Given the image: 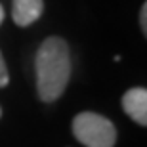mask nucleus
Segmentation results:
<instances>
[{
    "label": "nucleus",
    "instance_id": "1",
    "mask_svg": "<svg viewBox=\"0 0 147 147\" xmlns=\"http://www.w3.org/2000/svg\"><path fill=\"white\" fill-rule=\"evenodd\" d=\"M36 92L40 101L52 103L65 92L71 78V52L61 36L46 38L36 50Z\"/></svg>",
    "mask_w": 147,
    "mask_h": 147
},
{
    "label": "nucleus",
    "instance_id": "2",
    "mask_svg": "<svg viewBox=\"0 0 147 147\" xmlns=\"http://www.w3.org/2000/svg\"><path fill=\"white\" fill-rule=\"evenodd\" d=\"M73 136L84 147H115L117 128L103 115L84 111L73 119Z\"/></svg>",
    "mask_w": 147,
    "mask_h": 147
},
{
    "label": "nucleus",
    "instance_id": "3",
    "mask_svg": "<svg viewBox=\"0 0 147 147\" xmlns=\"http://www.w3.org/2000/svg\"><path fill=\"white\" fill-rule=\"evenodd\" d=\"M122 109L136 124L147 126V90L142 86L130 88L122 96Z\"/></svg>",
    "mask_w": 147,
    "mask_h": 147
},
{
    "label": "nucleus",
    "instance_id": "4",
    "mask_svg": "<svg viewBox=\"0 0 147 147\" xmlns=\"http://www.w3.org/2000/svg\"><path fill=\"white\" fill-rule=\"evenodd\" d=\"M42 0H11V19L19 27H29L42 16Z\"/></svg>",
    "mask_w": 147,
    "mask_h": 147
},
{
    "label": "nucleus",
    "instance_id": "5",
    "mask_svg": "<svg viewBox=\"0 0 147 147\" xmlns=\"http://www.w3.org/2000/svg\"><path fill=\"white\" fill-rule=\"evenodd\" d=\"M8 82H10V75H8V67H6L4 55L0 52V88L8 86Z\"/></svg>",
    "mask_w": 147,
    "mask_h": 147
},
{
    "label": "nucleus",
    "instance_id": "6",
    "mask_svg": "<svg viewBox=\"0 0 147 147\" xmlns=\"http://www.w3.org/2000/svg\"><path fill=\"white\" fill-rule=\"evenodd\" d=\"M140 27H142V33L147 34V4H143L140 10Z\"/></svg>",
    "mask_w": 147,
    "mask_h": 147
},
{
    "label": "nucleus",
    "instance_id": "7",
    "mask_svg": "<svg viewBox=\"0 0 147 147\" xmlns=\"http://www.w3.org/2000/svg\"><path fill=\"white\" fill-rule=\"evenodd\" d=\"M2 21H4V8L0 6V25H2Z\"/></svg>",
    "mask_w": 147,
    "mask_h": 147
},
{
    "label": "nucleus",
    "instance_id": "8",
    "mask_svg": "<svg viewBox=\"0 0 147 147\" xmlns=\"http://www.w3.org/2000/svg\"><path fill=\"white\" fill-rule=\"evenodd\" d=\"M0 117H2V109H0Z\"/></svg>",
    "mask_w": 147,
    "mask_h": 147
}]
</instances>
